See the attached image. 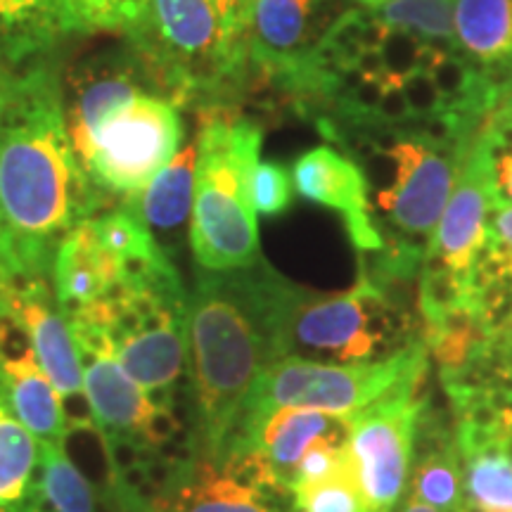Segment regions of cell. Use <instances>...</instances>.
<instances>
[{"label":"cell","mask_w":512,"mask_h":512,"mask_svg":"<svg viewBox=\"0 0 512 512\" xmlns=\"http://www.w3.org/2000/svg\"><path fill=\"white\" fill-rule=\"evenodd\" d=\"M420 280H394L363 266L347 292L320 294L280 275V358L361 363L392 356L420 337L418 306L408 309L403 292Z\"/></svg>","instance_id":"8992f818"},{"label":"cell","mask_w":512,"mask_h":512,"mask_svg":"<svg viewBox=\"0 0 512 512\" xmlns=\"http://www.w3.org/2000/svg\"><path fill=\"white\" fill-rule=\"evenodd\" d=\"M325 439H349V418L309 408H278L235 441L226 458L252 453L264 467L271 489L285 496L292 494L294 475L306 451Z\"/></svg>","instance_id":"5bb4252c"},{"label":"cell","mask_w":512,"mask_h":512,"mask_svg":"<svg viewBox=\"0 0 512 512\" xmlns=\"http://www.w3.org/2000/svg\"><path fill=\"white\" fill-rule=\"evenodd\" d=\"M178 430H181V422H178L171 408H155L150 415V420H147L143 441L147 446L157 448L159 451V448L169 444V441L176 437Z\"/></svg>","instance_id":"f546056e"},{"label":"cell","mask_w":512,"mask_h":512,"mask_svg":"<svg viewBox=\"0 0 512 512\" xmlns=\"http://www.w3.org/2000/svg\"><path fill=\"white\" fill-rule=\"evenodd\" d=\"M292 178L290 171L278 162H259L252 171V207L256 214L278 216L292 204Z\"/></svg>","instance_id":"f1b7e54d"},{"label":"cell","mask_w":512,"mask_h":512,"mask_svg":"<svg viewBox=\"0 0 512 512\" xmlns=\"http://www.w3.org/2000/svg\"><path fill=\"white\" fill-rule=\"evenodd\" d=\"M486 150H489L491 181L496 200L512 204V119L489 114L482 124Z\"/></svg>","instance_id":"83f0119b"},{"label":"cell","mask_w":512,"mask_h":512,"mask_svg":"<svg viewBox=\"0 0 512 512\" xmlns=\"http://www.w3.org/2000/svg\"><path fill=\"white\" fill-rule=\"evenodd\" d=\"M479 126L456 119L425 124L354 126L330 140L363 169L370 209L389 228L384 247L427 252L456 183L465 143Z\"/></svg>","instance_id":"277c9868"},{"label":"cell","mask_w":512,"mask_h":512,"mask_svg":"<svg viewBox=\"0 0 512 512\" xmlns=\"http://www.w3.org/2000/svg\"><path fill=\"white\" fill-rule=\"evenodd\" d=\"M43 505L41 441L17 418L0 366V512H38Z\"/></svg>","instance_id":"44dd1931"},{"label":"cell","mask_w":512,"mask_h":512,"mask_svg":"<svg viewBox=\"0 0 512 512\" xmlns=\"http://www.w3.org/2000/svg\"><path fill=\"white\" fill-rule=\"evenodd\" d=\"M83 392L93 408L95 425L110 437H128L145 444L143 434L150 420V396L126 373L112 354L81 356Z\"/></svg>","instance_id":"d6986e66"},{"label":"cell","mask_w":512,"mask_h":512,"mask_svg":"<svg viewBox=\"0 0 512 512\" xmlns=\"http://www.w3.org/2000/svg\"><path fill=\"white\" fill-rule=\"evenodd\" d=\"M415 463L408 479V498L441 512H470L465 501L463 465L456 430H448L427 408L415 439Z\"/></svg>","instance_id":"ffe728a7"},{"label":"cell","mask_w":512,"mask_h":512,"mask_svg":"<svg viewBox=\"0 0 512 512\" xmlns=\"http://www.w3.org/2000/svg\"><path fill=\"white\" fill-rule=\"evenodd\" d=\"M74 36L67 0H0V72L53 57Z\"/></svg>","instance_id":"e0dca14e"},{"label":"cell","mask_w":512,"mask_h":512,"mask_svg":"<svg viewBox=\"0 0 512 512\" xmlns=\"http://www.w3.org/2000/svg\"><path fill=\"white\" fill-rule=\"evenodd\" d=\"M354 0H247L249 95L287 105L304 67Z\"/></svg>","instance_id":"30bf717a"},{"label":"cell","mask_w":512,"mask_h":512,"mask_svg":"<svg viewBox=\"0 0 512 512\" xmlns=\"http://www.w3.org/2000/svg\"><path fill=\"white\" fill-rule=\"evenodd\" d=\"M491 114H496V117H503V119H512V83L510 86H505L501 95H498L496 110Z\"/></svg>","instance_id":"d6a6232c"},{"label":"cell","mask_w":512,"mask_h":512,"mask_svg":"<svg viewBox=\"0 0 512 512\" xmlns=\"http://www.w3.org/2000/svg\"><path fill=\"white\" fill-rule=\"evenodd\" d=\"M399 512H441V510L432 508V505L415 501V498H406V503H403V508Z\"/></svg>","instance_id":"836d02e7"},{"label":"cell","mask_w":512,"mask_h":512,"mask_svg":"<svg viewBox=\"0 0 512 512\" xmlns=\"http://www.w3.org/2000/svg\"><path fill=\"white\" fill-rule=\"evenodd\" d=\"M67 131L110 207L133 202L183 147V107L128 43L62 69Z\"/></svg>","instance_id":"7a4b0ae2"},{"label":"cell","mask_w":512,"mask_h":512,"mask_svg":"<svg viewBox=\"0 0 512 512\" xmlns=\"http://www.w3.org/2000/svg\"><path fill=\"white\" fill-rule=\"evenodd\" d=\"M202 117L195 138L190 249L202 271H240L261 259L249 183L261 162L264 126L240 114L238 107L204 110Z\"/></svg>","instance_id":"52a82bcc"},{"label":"cell","mask_w":512,"mask_h":512,"mask_svg":"<svg viewBox=\"0 0 512 512\" xmlns=\"http://www.w3.org/2000/svg\"><path fill=\"white\" fill-rule=\"evenodd\" d=\"M195 169H197V140L185 143L169 164L157 171L133 202L119 204L128 207L143 219L157 242L164 235L181 233L192 216L195 200Z\"/></svg>","instance_id":"7402d4cb"},{"label":"cell","mask_w":512,"mask_h":512,"mask_svg":"<svg viewBox=\"0 0 512 512\" xmlns=\"http://www.w3.org/2000/svg\"><path fill=\"white\" fill-rule=\"evenodd\" d=\"M494 200L489 150L479 126L465 143L451 197L422 261L418 311L453 306L477 311L472 304V271L486 240V221Z\"/></svg>","instance_id":"9c48e42d"},{"label":"cell","mask_w":512,"mask_h":512,"mask_svg":"<svg viewBox=\"0 0 512 512\" xmlns=\"http://www.w3.org/2000/svg\"><path fill=\"white\" fill-rule=\"evenodd\" d=\"M43 494L55 512H98L95 489L62 444H41Z\"/></svg>","instance_id":"d4e9b609"},{"label":"cell","mask_w":512,"mask_h":512,"mask_svg":"<svg viewBox=\"0 0 512 512\" xmlns=\"http://www.w3.org/2000/svg\"><path fill=\"white\" fill-rule=\"evenodd\" d=\"M278 280L264 259L240 271H197L188 290V351L197 456L221 465L252 389L278 351Z\"/></svg>","instance_id":"3957f363"},{"label":"cell","mask_w":512,"mask_h":512,"mask_svg":"<svg viewBox=\"0 0 512 512\" xmlns=\"http://www.w3.org/2000/svg\"><path fill=\"white\" fill-rule=\"evenodd\" d=\"M5 384H8L10 403L24 427L41 444H62L64 422L60 392L48 380L34 349L19 358H0Z\"/></svg>","instance_id":"603a6c76"},{"label":"cell","mask_w":512,"mask_h":512,"mask_svg":"<svg viewBox=\"0 0 512 512\" xmlns=\"http://www.w3.org/2000/svg\"><path fill=\"white\" fill-rule=\"evenodd\" d=\"M453 5H456V0H392V3L370 12L389 27L408 31L422 41L456 48Z\"/></svg>","instance_id":"cb8c5ba5"},{"label":"cell","mask_w":512,"mask_h":512,"mask_svg":"<svg viewBox=\"0 0 512 512\" xmlns=\"http://www.w3.org/2000/svg\"><path fill=\"white\" fill-rule=\"evenodd\" d=\"M126 280V259L95 238L91 219L76 226L57 249L53 290L64 316L95 304Z\"/></svg>","instance_id":"2e32d148"},{"label":"cell","mask_w":512,"mask_h":512,"mask_svg":"<svg viewBox=\"0 0 512 512\" xmlns=\"http://www.w3.org/2000/svg\"><path fill=\"white\" fill-rule=\"evenodd\" d=\"M456 50L501 95L512 83V0H456Z\"/></svg>","instance_id":"ac0fdd59"},{"label":"cell","mask_w":512,"mask_h":512,"mask_svg":"<svg viewBox=\"0 0 512 512\" xmlns=\"http://www.w3.org/2000/svg\"><path fill=\"white\" fill-rule=\"evenodd\" d=\"M427 370L430 351L422 337L377 361L325 363L294 356L280 358L264 370L249 394L230 446L278 408H309L354 418L403 384L425 382Z\"/></svg>","instance_id":"ba28073f"},{"label":"cell","mask_w":512,"mask_h":512,"mask_svg":"<svg viewBox=\"0 0 512 512\" xmlns=\"http://www.w3.org/2000/svg\"><path fill=\"white\" fill-rule=\"evenodd\" d=\"M486 228L496 235L503 245L512 247V204H505L501 200H494L489 211V221Z\"/></svg>","instance_id":"4dcf8cb0"},{"label":"cell","mask_w":512,"mask_h":512,"mask_svg":"<svg viewBox=\"0 0 512 512\" xmlns=\"http://www.w3.org/2000/svg\"><path fill=\"white\" fill-rule=\"evenodd\" d=\"M505 403H508V406H510V408H512V401H505Z\"/></svg>","instance_id":"d590c367"},{"label":"cell","mask_w":512,"mask_h":512,"mask_svg":"<svg viewBox=\"0 0 512 512\" xmlns=\"http://www.w3.org/2000/svg\"><path fill=\"white\" fill-rule=\"evenodd\" d=\"M79 36H124L143 15L145 0H67Z\"/></svg>","instance_id":"4316f807"},{"label":"cell","mask_w":512,"mask_h":512,"mask_svg":"<svg viewBox=\"0 0 512 512\" xmlns=\"http://www.w3.org/2000/svg\"><path fill=\"white\" fill-rule=\"evenodd\" d=\"M470 512H512V408L472 399L453 406Z\"/></svg>","instance_id":"7c38bea8"},{"label":"cell","mask_w":512,"mask_h":512,"mask_svg":"<svg viewBox=\"0 0 512 512\" xmlns=\"http://www.w3.org/2000/svg\"><path fill=\"white\" fill-rule=\"evenodd\" d=\"M489 347L498 351V354L512 356V304L510 309L503 313V318L491 328Z\"/></svg>","instance_id":"1f68e13d"},{"label":"cell","mask_w":512,"mask_h":512,"mask_svg":"<svg viewBox=\"0 0 512 512\" xmlns=\"http://www.w3.org/2000/svg\"><path fill=\"white\" fill-rule=\"evenodd\" d=\"M292 185L309 202L337 211L358 254H380L382 230L370 209L368 183L363 169L347 152L318 145L294 162Z\"/></svg>","instance_id":"4fadbf2b"},{"label":"cell","mask_w":512,"mask_h":512,"mask_svg":"<svg viewBox=\"0 0 512 512\" xmlns=\"http://www.w3.org/2000/svg\"><path fill=\"white\" fill-rule=\"evenodd\" d=\"M124 38L183 110L249 98L247 0H145Z\"/></svg>","instance_id":"5b68a950"},{"label":"cell","mask_w":512,"mask_h":512,"mask_svg":"<svg viewBox=\"0 0 512 512\" xmlns=\"http://www.w3.org/2000/svg\"><path fill=\"white\" fill-rule=\"evenodd\" d=\"M62 69L53 55L0 72V259L50 280L64 238L112 209L76 159Z\"/></svg>","instance_id":"6da1fadb"},{"label":"cell","mask_w":512,"mask_h":512,"mask_svg":"<svg viewBox=\"0 0 512 512\" xmlns=\"http://www.w3.org/2000/svg\"><path fill=\"white\" fill-rule=\"evenodd\" d=\"M292 498L302 512H373L358 484L351 458L342 470L328 479L294 486Z\"/></svg>","instance_id":"484cf974"},{"label":"cell","mask_w":512,"mask_h":512,"mask_svg":"<svg viewBox=\"0 0 512 512\" xmlns=\"http://www.w3.org/2000/svg\"><path fill=\"white\" fill-rule=\"evenodd\" d=\"M425 382H408L349 418V453L373 512H394L411 479L420 420L430 399Z\"/></svg>","instance_id":"8fae6325"},{"label":"cell","mask_w":512,"mask_h":512,"mask_svg":"<svg viewBox=\"0 0 512 512\" xmlns=\"http://www.w3.org/2000/svg\"><path fill=\"white\" fill-rule=\"evenodd\" d=\"M354 3L363 10H377V8H382V5L392 3V0H354Z\"/></svg>","instance_id":"e575fe53"},{"label":"cell","mask_w":512,"mask_h":512,"mask_svg":"<svg viewBox=\"0 0 512 512\" xmlns=\"http://www.w3.org/2000/svg\"><path fill=\"white\" fill-rule=\"evenodd\" d=\"M268 491L242 479L228 467L197 458L181 463L169 486L155 494V512H273Z\"/></svg>","instance_id":"9a60e30c"}]
</instances>
